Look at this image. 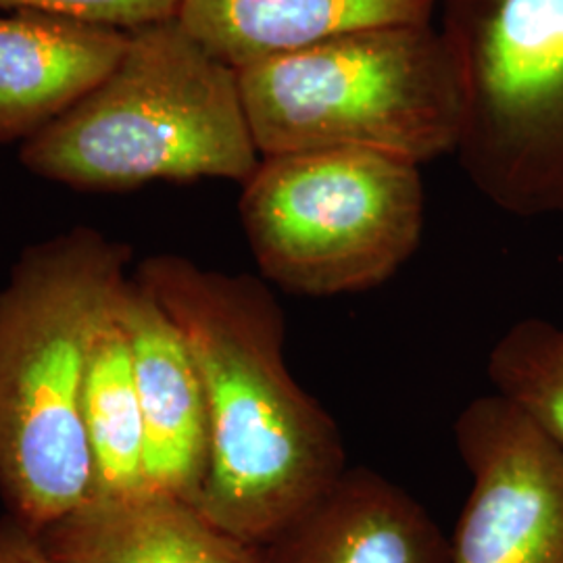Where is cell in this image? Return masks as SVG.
Wrapping results in <instances>:
<instances>
[{
	"instance_id": "obj_2",
	"label": "cell",
	"mask_w": 563,
	"mask_h": 563,
	"mask_svg": "<svg viewBox=\"0 0 563 563\" xmlns=\"http://www.w3.org/2000/svg\"><path fill=\"white\" fill-rule=\"evenodd\" d=\"M128 263L123 242L80 225L25 249L0 286V497L38 534L90 495L84 383Z\"/></svg>"
},
{
	"instance_id": "obj_10",
	"label": "cell",
	"mask_w": 563,
	"mask_h": 563,
	"mask_svg": "<svg viewBox=\"0 0 563 563\" xmlns=\"http://www.w3.org/2000/svg\"><path fill=\"white\" fill-rule=\"evenodd\" d=\"M130 30L42 11L0 15V141H27L118 67Z\"/></svg>"
},
{
	"instance_id": "obj_16",
	"label": "cell",
	"mask_w": 563,
	"mask_h": 563,
	"mask_svg": "<svg viewBox=\"0 0 563 563\" xmlns=\"http://www.w3.org/2000/svg\"><path fill=\"white\" fill-rule=\"evenodd\" d=\"M0 563H59L46 549L41 534L18 522L0 520Z\"/></svg>"
},
{
	"instance_id": "obj_7",
	"label": "cell",
	"mask_w": 563,
	"mask_h": 563,
	"mask_svg": "<svg viewBox=\"0 0 563 563\" xmlns=\"http://www.w3.org/2000/svg\"><path fill=\"white\" fill-rule=\"evenodd\" d=\"M453 434L472 488L451 563H563V444L495 393L467 402Z\"/></svg>"
},
{
	"instance_id": "obj_12",
	"label": "cell",
	"mask_w": 563,
	"mask_h": 563,
	"mask_svg": "<svg viewBox=\"0 0 563 563\" xmlns=\"http://www.w3.org/2000/svg\"><path fill=\"white\" fill-rule=\"evenodd\" d=\"M437 0H180L178 20L241 69L367 27L430 25Z\"/></svg>"
},
{
	"instance_id": "obj_9",
	"label": "cell",
	"mask_w": 563,
	"mask_h": 563,
	"mask_svg": "<svg viewBox=\"0 0 563 563\" xmlns=\"http://www.w3.org/2000/svg\"><path fill=\"white\" fill-rule=\"evenodd\" d=\"M260 563H451V543L401 486L369 467H346L260 544Z\"/></svg>"
},
{
	"instance_id": "obj_14",
	"label": "cell",
	"mask_w": 563,
	"mask_h": 563,
	"mask_svg": "<svg viewBox=\"0 0 563 563\" xmlns=\"http://www.w3.org/2000/svg\"><path fill=\"white\" fill-rule=\"evenodd\" d=\"M486 374L495 395L563 444V325L541 318L514 323L490 349Z\"/></svg>"
},
{
	"instance_id": "obj_6",
	"label": "cell",
	"mask_w": 563,
	"mask_h": 563,
	"mask_svg": "<svg viewBox=\"0 0 563 563\" xmlns=\"http://www.w3.org/2000/svg\"><path fill=\"white\" fill-rule=\"evenodd\" d=\"M462 130L457 157L516 218L563 213V0H444Z\"/></svg>"
},
{
	"instance_id": "obj_5",
	"label": "cell",
	"mask_w": 563,
	"mask_h": 563,
	"mask_svg": "<svg viewBox=\"0 0 563 563\" xmlns=\"http://www.w3.org/2000/svg\"><path fill=\"white\" fill-rule=\"evenodd\" d=\"M420 165L367 151L262 157L242 184L241 222L263 280L336 297L390 280L423 232Z\"/></svg>"
},
{
	"instance_id": "obj_1",
	"label": "cell",
	"mask_w": 563,
	"mask_h": 563,
	"mask_svg": "<svg viewBox=\"0 0 563 563\" xmlns=\"http://www.w3.org/2000/svg\"><path fill=\"white\" fill-rule=\"evenodd\" d=\"M134 278L201 374L211 453L199 511L244 543H267L349 467L339 423L288 369L280 305L260 278L172 253L144 260Z\"/></svg>"
},
{
	"instance_id": "obj_3",
	"label": "cell",
	"mask_w": 563,
	"mask_h": 563,
	"mask_svg": "<svg viewBox=\"0 0 563 563\" xmlns=\"http://www.w3.org/2000/svg\"><path fill=\"white\" fill-rule=\"evenodd\" d=\"M27 172L78 190L151 181H244L255 146L239 71L178 18L130 30L118 67L86 99L21 146Z\"/></svg>"
},
{
	"instance_id": "obj_15",
	"label": "cell",
	"mask_w": 563,
	"mask_h": 563,
	"mask_svg": "<svg viewBox=\"0 0 563 563\" xmlns=\"http://www.w3.org/2000/svg\"><path fill=\"white\" fill-rule=\"evenodd\" d=\"M0 9L42 11L120 30L178 18L180 0H0Z\"/></svg>"
},
{
	"instance_id": "obj_4",
	"label": "cell",
	"mask_w": 563,
	"mask_h": 563,
	"mask_svg": "<svg viewBox=\"0 0 563 563\" xmlns=\"http://www.w3.org/2000/svg\"><path fill=\"white\" fill-rule=\"evenodd\" d=\"M236 71L262 157L367 151L422 165L460 142L457 76L432 23L357 30Z\"/></svg>"
},
{
	"instance_id": "obj_8",
	"label": "cell",
	"mask_w": 563,
	"mask_h": 563,
	"mask_svg": "<svg viewBox=\"0 0 563 563\" xmlns=\"http://www.w3.org/2000/svg\"><path fill=\"white\" fill-rule=\"evenodd\" d=\"M144 428L148 493L199 504L209 472V413L201 374L180 328L130 274L120 297Z\"/></svg>"
},
{
	"instance_id": "obj_13",
	"label": "cell",
	"mask_w": 563,
	"mask_h": 563,
	"mask_svg": "<svg viewBox=\"0 0 563 563\" xmlns=\"http://www.w3.org/2000/svg\"><path fill=\"white\" fill-rule=\"evenodd\" d=\"M120 297L97 332L84 383L81 422L92 467L88 499L146 493L141 402Z\"/></svg>"
},
{
	"instance_id": "obj_11",
	"label": "cell",
	"mask_w": 563,
	"mask_h": 563,
	"mask_svg": "<svg viewBox=\"0 0 563 563\" xmlns=\"http://www.w3.org/2000/svg\"><path fill=\"white\" fill-rule=\"evenodd\" d=\"M59 563H260V547L209 522L199 507L141 493L86 499L41 534Z\"/></svg>"
}]
</instances>
